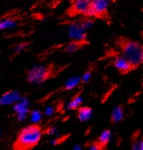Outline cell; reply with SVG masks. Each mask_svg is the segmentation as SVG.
Here are the masks:
<instances>
[{"mask_svg": "<svg viewBox=\"0 0 143 150\" xmlns=\"http://www.w3.org/2000/svg\"><path fill=\"white\" fill-rule=\"evenodd\" d=\"M49 76L50 70L47 66L36 65L28 71L27 80L32 84H41L48 79Z\"/></svg>", "mask_w": 143, "mask_h": 150, "instance_id": "obj_3", "label": "cell"}, {"mask_svg": "<svg viewBox=\"0 0 143 150\" xmlns=\"http://www.w3.org/2000/svg\"><path fill=\"white\" fill-rule=\"evenodd\" d=\"M22 97L21 91L17 89L10 90L0 97V105L3 106L13 105Z\"/></svg>", "mask_w": 143, "mask_h": 150, "instance_id": "obj_7", "label": "cell"}, {"mask_svg": "<svg viewBox=\"0 0 143 150\" xmlns=\"http://www.w3.org/2000/svg\"><path fill=\"white\" fill-rule=\"evenodd\" d=\"M122 57L128 61L132 68L140 65L143 61L142 44L134 41L125 43L122 48Z\"/></svg>", "mask_w": 143, "mask_h": 150, "instance_id": "obj_2", "label": "cell"}, {"mask_svg": "<svg viewBox=\"0 0 143 150\" xmlns=\"http://www.w3.org/2000/svg\"><path fill=\"white\" fill-rule=\"evenodd\" d=\"M58 143H59V140H58V139H56V138H54V139H52L50 142V144L51 145H52V146L57 145Z\"/></svg>", "mask_w": 143, "mask_h": 150, "instance_id": "obj_25", "label": "cell"}, {"mask_svg": "<svg viewBox=\"0 0 143 150\" xmlns=\"http://www.w3.org/2000/svg\"><path fill=\"white\" fill-rule=\"evenodd\" d=\"M87 150H102V148L99 144H92L89 146Z\"/></svg>", "mask_w": 143, "mask_h": 150, "instance_id": "obj_24", "label": "cell"}, {"mask_svg": "<svg viewBox=\"0 0 143 150\" xmlns=\"http://www.w3.org/2000/svg\"><path fill=\"white\" fill-rule=\"evenodd\" d=\"M80 21H81V24L82 25L83 28L85 30L92 28L94 26V24H95V22L91 18H85V19L81 20Z\"/></svg>", "mask_w": 143, "mask_h": 150, "instance_id": "obj_18", "label": "cell"}, {"mask_svg": "<svg viewBox=\"0 0 143 150\" xmlns=\"http://www.w3.org/2000/svg\"><path fill=\"white\" fill-rule=\"evenodd\" d=\"M55 114V108L54 106H47L44 110V115L47 117H52Z\"/></svg>", "mask_w": 143, "mask_h": 150, "instance_id": "obj_19", "label": "cell"}, {"mask_svg": "<svg viewBox=\"0 0 143 150\" xmlns=\"http://www.w3.org/2000/svg\"><path fill=\"white\" fill-rule=\"evenodd\" d=\"M18 26V21L11 18H6L0 21V30H10Z\"/></svg>", "mask_w": 143, "mask_h": 150, "instance_id": "obj_11", "label": "cell"}, {"mask_svg": "<svg viewBox=\"0 0 143 150\" xmlns=\"http://www.w3.org/2000/svg\"><path fill=\"white\" fill-rule=\"evenodd\" d=\"M83 102V98L82 96L78 95L75 96L72 100H70V102H68L67 104L65 105V110H73L78 109L80 107V105L82 104Z\"/></svg>", "mask_w": 143, "mask_h": 150, "instance_id": "obj_12", "label": "cell"}, {"mask_svg": "<svg viewBox=\"0 0 143 150\" xmlns=\"http://www.w3.org/2000/svg\"><path fill=\"white\" fill-rule=\"evenodd\" d=\"M93 114L94 112L91 108L89 107H84L78 110V117L80 121L87 122L92 118Z\"/></svg>", "mask_w": 143, "mask_h": 150, "instance_id": "obj_10", "label": "cell"}, {"mask_svg": "<svg viewBox=\"0 0 143 150\" xmlns=\"http://www.w3.org/2000/svg\"><path fill=\"white\" fill-rule=\"evenodd\" d=\"M112 137V133L110 130H105L100 135L98 139V144L100 146H105L109 143Z\"/></svg>", "mask_w": 143, "mask_h": 150, "instance_id": "obj_15", "label": "cell"}, {"mask_svg": "<svg viewBox=\"0 0 143 150\" xmlns=\"http://www.w3.org/2000/svg\"><path fill=\"white\" fill-rule=\"evenodd\" d=\"M132 150H143L142 139H137L132 145Z\"/></svg>", "mask_w": 143, "mask_h": 150, "instance_id": "obj_20", "label": "cell"}, {"mask_svg": "<svg viewBox=\"0 0 143 150\" xmlns=\"http://www.w3.org/2000/svg\"><path fill=\"white\" fill-rule=\"evenodd\" d=\"M124 112L121 106H116L111 112V120L113 123H119L124 118Z\"/></svg>", "mask_w": 143, "mask_h": 150, "instance_id": "obj_13", "label": "cell"}, {"mask_svg": "<svg viewBox=\"0 0 143 150\" xmlns=\"http://www.w3.org/2000/svg\"><path fill=\"white\" fill-rule=\"evenodd\" d=\"M91 79H92L91 72H86V73L81 77V82L87 83L88 81H90Z\"/></svg>", "mask_w": 143, "mask_h": 150, "instance_id": "obj_23", "label": "cell"}, {"mask_svg": "<svg viewBox=\"0 0 143 150\" xmlns=\"http://www.w3.org/2000/svg\"><path fill=\"white\" fill-rule=\"evenodd\" d=\"M79 48V43L76 41H72L69 44H68L65 47V51L68 53H73L77 51Z\"/></svg>", "mask_w": 143, "mask_h": 150, "instance_id": "obj_17", "label": "cell"}, {"mask_svg": "<svg viewBox=\"0 0 143 150\" xmlns=\"http://www.w3.org/2000/svg\"><path fill=\"white\" fill-rule=\"evenodd\" d=\"M67 1H70V2H73V1H74L75 0H67Z\"/></svg>", "mask_w": 143, "mask_h": 150, "instance_id": "obj_28", "label": "cell"}, {"mask_svg": "<svg viewBox=\"0 0 143 150\" xmlns=\"http://www.w3.org/2000/svg\"><path fill=\"white\" fill-rule=\"evenodd\" d=\"M68 35L72 41L79 43L86 39L87 30L83 28L81 21H73L70 23L68 27Z\"/></svg>", "mask_w": 143, "mask_h": 150, "instance_id": "obj_6", "label": "cell"}, {"mask_svg": "<svg viewBox=\"0 0 143 150\" xmlns=\"http://www.w3.org/2000/svg\"><path fill=\"white\" fill-rule=\"evenodd\" d=\"M81 83V77L73 76L68 79L65 83V88L67 90H71L77 87Z\"/></svg>", "mask_w": 143, "mask_h": 150, "instance_id": "obj_16", "label": "cell"}, {"mask_svg": "<svg viewBox=\"0 0 143 150\" xmlns=\"http://www.w3.org/2000/svg\"><path fill=\"white\" fill-rule=\"evenodd\" d=\"M113 65H114L115 68L122 73H127L132 68L128 61L122 56L116 57L113 62Z\"/></svg>", "mask_w": 143, "mask_h": 150, "instance_id": "obj_9", "label": "cell"}, {"mask_svg": "<svg viewBox=\"0 0 143 150\" xmlns=\"http://www.w3.org/2000/svg\"><path fill=\"white\" fill-rule=\"evenodd\" d=\"M73 150H83V149H82V147L80 146V145L76 144V145H75L74 146H73Z\"/></svg>", "mask_w": 143, "mask_h": 150, "instance_id": "obj_26", "label": "cell"}, {"mask_svg": "<svg viewBox=\"0 0 143 150\" xmlns=\"http://www.w3.org/2000/svg\"><path fill=\"white\" fill-rule=\"evenodd\" d=\"M47 134L49 136H51V137H54V138H56L58 139V137H59V134H58V129L56 127H50L49 129H47Z\"/></svg>", "mask_w": 143, "mask_h": 150, "instance_id": "obj_21", "label": "cell"}, {"mask_svg": "<svg viewBox=\"0 0 143 150\" xmlns=\"http://www.w3.org/2000/svg\"><path fill=\"white\" fill-rule=\"evenodd\" d=\"M112 3V0H91L90 10L87 17H100L107 13Z\"/></svg>", "mask_w": 143, "mask_h": 150, "instance_id": "obj_4", "label": "cell"}, {"mask_svg": "<svg viewBox=\"0 0 143 150\" xmlns=\"http://www.w3.org/2000/svg\"><path fill=\"white\" fill-rule=\"evenodd\" d=\"M91 4V0H75L72 5V12L87 16Z\"/></svg>", "mask_w": 143, "mask_h": 150, "instance_id": "obj_8", "label": "cell"}, {"mask_svg": "<svg viewBox=\"0 0 143 150\" xmlns=\"http://www.w3.org/2000/svg\"><path fill=\"white\" fill-rule=\"evenodd\" d=\"M1 137H2V131H1V130L0 129V139H1Z\"/></svg>", "mask_w": 143, "mask_h": 150, "instance_id": "obj_27", "label": "cell"}, {"mask_svg": "<svg viewBox=\"0 0 143 150\" xmlns=\"http://www.w3.org/2000/svg\"><path fill=\"white\" fill-rule=\"evenodd\" d=\"M42 116L43 113L39 110H32L28 114L29 120H30L31 123L33 125L39 123L42 120Z\"/></svg>", "mask_w": 143, "mask_h": 150, "instance_id": "obj_14", "label": "cell"}, {"mask_svg": "<svg viewBox=\"0 0 143 150\" xmlns=\"http://www.w3.org/2000/svg\"><path fill=\"white\" fill-rule=\"evenodd\" d=\"M30 100L25 96H22L18 102L13 105V110L16 113L18 121L23 122L27 120L29 114Z\"/></svg>", "mask_w": 143, "mask_h": 150, "instance_id": "obj_5", "label": "cell"}, {"mask_svg": "<svg viewBox=\"0 0 143 150\" xmlns=\"http://www.w3.org/2000/svg\"><path fill=\"white\" fill-rule=\"evenodd\" d=\"M42 137V131L36 125H27L21 130L17 139L16 145L20 149L33 147L39 142Z\"/></svg>", "mask_w": 143, "mask_h": 150, "instance_id": "obj_1", "label": "cell"}, {"mask_svg": "<svg viewBox=\"0 0 143 150\" xmlns=\"http://www.w3.org/2000/svg\"><path fill=\"white\" fill-rule=\"evenodd\" d=\"M28 44L26 43H21V44H18L15 48V54H20L23 51L26 50Z\"/></svg>", "mask_w": 143, "mask_h": 150, "instance_id": "obj_22", "label": "cell"}]
</instances>
